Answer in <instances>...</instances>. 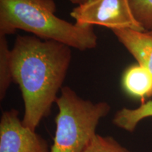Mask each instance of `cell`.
Masks as SVG:
<instances>
[{"label": "cell", "mask_w": 152, "mask_h": 152, "mask_svg": "<svg viewBox=\"0 0 152 152\" xmlns=\"http://www.w3.org/2000/svg\"><path fill=\"white\" fill-rule=\"evenodd\" d=\"M71 48L36 36L20 35L11 49L13 82L18 85L24 102V125L35 130L50 113L66 78Z\"/></svg>", "instance_id": "cell-1"}, {"label": "cell", "mask_w": 152, "mask_h": 152, "mask_svg": "<svg viewBox=\"0 0 152 152\" xmlns=\"http://www.w3.org/2000/svg\"><path fill=\"white\" fill-rule=\"evenodd\" d=\"M56 9L54 0H0V35L22 30L80 51L97 46L94 28L63 20L56 16Z\"/></svg>", "instance_id": "cell-2"}, {"label": "cell", "mask_w": 152, "mask_h": 152, "mask_svg": "<svg viewBox=\"0 0 152 152\" xmlns=\"http://www.w3.org/2000/svg\"><path fill=\"white\" fill-rule=\"evenodd\" d=\"M56 101L58 112L56 132L49 152H83L96 135L100 120L109 113L105 102L93 103L80 97L71 88L64 87Z\"/></svg>", "instance_id": "cell-3"}, {"label": "cell", "mask_w": 152, "mask_h": 152, "mask_svg": "<svg viewBox=\"0 0 152 152\" xmlns=\"http://www.w3.org/2000/svg\"><path fill=\"white\" fill-rule=\"evenodd\" d=\"M71 16L82 26L147 32L133 15L129 0H90L75 7Z\"/></svg>", "instance_id": "cell-4"}, {"label": "cell", "mask_w": 152, "mask_h": 152, "mask_svg": "<svg viewBox=\"0 0 152 152\" xmlns=\"http://www.w3.org/2000/svg\"><path fill=\"white\" fill-rule=\"evenodd\" d=\"M47 142L26 127L16 109L3 112L0 121V152H49Z\"/></svg>", "instance_id": "cell-5"}, {"label": "cell", "mask_w": 152, "mask_h": 152, "mask_svg": "<svg viewBox=\"0 0 152 152\" xmlns=\"http://www.w3.org/2000/svg\"><path fill=\"white\" fill-rule=\"evenodd\" d=\"M120 42L152 75V35L148 32L131 29L112 30Z\"/></svg>", "instance_id": "cell-6"}, {"label": "cell", "mask_w": 152, "mask_h": 152, "mask_svg": "<svg viewBox=\"0 0 152 152\" xmlns=\"http://www.w3.org/2000/svg\"><path fill=\"white\" fill-rule=\"evenodd\" d=\"M122 85L127 94L140 99L142 103L152 96V75L140 64L127 68L123 74Z\"/></svg>", "instance_id": "cell-7"}, {"label": "cell", "mask_w": 152, "mask_h": 152, "mask_svg": "<svg viewBox=\"0 0 152 152\" xmlns=\"http://www.w3.org/2000/svg\"><path fill=\"white\" fill-rule=\"evenodd\" d=\"M152 117V99L142 103L134 109L123 108L114 115L113 123L123 130L133 132L142 120Z\"/></svg>", "instance_id": "cell-8"}, {"label": "cell", "mask_w": 152, "mask_h": 152, "mask_svg": "<svg viewBox=\"0 0 152 152\" xmlns=\"http://www.w3.org/2000/svg\"><path fill=\"white\" fill-rule=\"evenodd\" d=\"M11 49H9L6 35H0V99L2 100L13 82L11 63Z\"/></svg>", "instance_id": "cell-9"}, {"label": "cell", "mask_w": 152, "mask_h": 152, "mask_svg": "<svg viewBox=\"0 0 152 152\" xmlns=\"http://www.w3.org/2000/svg\"><path fill=\"white\" fill-rule=\"evenodd\" d=\"M133 15L147 32L152 30V0H129Z\"/></svg>", "instance_id": "cell-10"}, {"label": "cell", "mask_w": 152, "mask_h": 152, "mask_svg": "<svg viewBox=\"0 0 152 152\" xmlns=\"http://www.w3.org/2000/svg\"><path fill=\"white\" fill-rule=\"evenodd\" d=\"M83 152H130L111 137L96 134Z\"/></svg>", "instance_id": "cell-11"}, {"label": "cell", "mask_w": 152, "mask_h": 152, "mask_svg": "<svg viewBox=\"0 0 152 152\" xmlns=\"http://www.w3.org/2000/svg\"><path fill=\"white\" fill-rule=\"evenodd\" d=\"M71 3L79 5V4H84L87 1H90V0H69Z\"/></svg>", "instance_id": "cell-12"}, {"label": "cell", "mask_w": 152, "mask_h": 152, "mask_svg": "<svg viewBox=\"0 0 152 152\" xmlns=\"http://www.w3.org/2000/svg\"><path fill=\"white\" fill-rule=\"evenodd\" d=\"M148 33H149L150 34V35H152V30H151V31H149V32H148Z\"/></svg>", "instance_id": "cell-13"}]
</instances>
